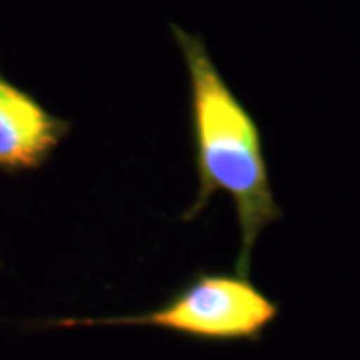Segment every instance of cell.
I'll return each mask as SVG.
<instances>
[{
	"label": "cell",
	"mask_w": 360,
	"mask_h": 360,
	"mask_svg": "<svg viewBox=\"0 0 360 360\" xmlns=\"http://www.w3.org/2000/svg\"><path fill=\"white\" fill-rule=\"evenodd\" d=\"M170 28L188 70V129L198 179L196 198L180 220L193 222L217 194H229L240 226L236 272L248 276L258 236L284 217L270 184L262 132L220 75L202 37Z\"/></svg>",
	"instance_id": "1"
},
{
	"label": "cell",
	"mask_w": 360,
	"mask_h": 360,
	"mask_svg": "<svg viewBox=\"0 0 360 360\" xmlns=\"http://www.w3.org/2000/svg\"><path fill=\"white\" fill-rule=\"evenodd\" d=\"M281 314V304L238 272L196 270L168 300L141 314L60 319L44 326H150L200 342H258Z\"/></svg>",
	"instance_id": "2"
},
{
	"label": "cell",
	"mask_w": 360,
	"mask_h": 360,
	"mask_svg": "<svg viewBox=\"0 0 360 360\" xmlns=\"http://www.w3.org/2000/svg\"><path fill=\"white\" fill-rule=\"evenodd\" d=\"M70 120L52 115L34 94L0 72V172L16 176L44 167L70 134Z\"/></svg>",
	"instance_id": "3"
}]
</instances>
